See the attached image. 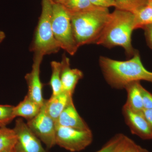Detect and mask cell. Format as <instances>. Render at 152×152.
<instances>
[{"label":"cell","mask_w":152,"mask_h":152,"mask_svg":"<svg viewBox=\"0 0 152 152\" xmlns=\"http://www.w3.org/2000/svg\"><path fill=\"white\" fill-rule=\"evenodd\" d=\"M134 23L132 13L115 9L110 13L107 23L95 44L107 48L121 47L128 56H134L137 52L132 43Z\"/></svg>","instance_id":"cell-2"},{"label":"cell","mask_w":152,"mask_h":152,"mask_svg":"<svg viewBox=\"0 0 152 152\" xmlns=\"http://www.w3.org/2000/svg\"><path fill=\"white\" fill-rule=\"evenodd\" d=\"M57 125L81 130H90L88 126L79 115L72 99L58 119Z\"/></svg>","instance_id":"cell-12"},{"label":"cell","mask_w":152,"mask_h":152,"mask_svg":"<svg viewBox=\"0 0 152 152\" xmlns=\"http://www.w3.org/2000/svg\"><path fill=\"white\" fill-rule=\"evenodd\" d=\"M42 107L26 95L23 101L14 106V116L15 118L21 117L29 121L39 113Z\"/></svg>","instance_id":"cell-15"},{"label":"cell","mask_w":152,"mask_h":152,"mask_svg":"<svg viewBox=\"0 0 152 152\" xmlns=\"http://www.w3.org/2000/svg\"><path fill=\"white\" fill-rule=\"evenodd\" d=\"M142 87L140 82H134L128 84L125 88L127 94V99L124 105L137 113H141L144 109Z\"/></svg>","instance_id":"cell-14"},{"label":"cell","mask_w":152,"mask_h":152,"mask_svg":"<svg viewBox=\"0 0 152 152\" xmlns=\"http://www.w3.org/2000/svg\"><path fill=\"white\" fill-rule=\"evenodd\" d=\"M72 96L62 91L58 94L52 95L48 100L45 101L44 107L45 111L56 122L70 101L73 99Z\"/></svg>","instance_id":"cell-13"},{"label":"cell","mask_w":152,"mask_h":152,"mask_svg":"<svg viewBox=\"0 0 152 152\" xmlns=\"http://www.w3.org/2000/svg\"><path fill=\"white\" fill-rule=\"evenodd\" d=\"M139 152H150L148 150L144 148H142L141 147H140V149H139Z\"/></svg>","instance_id":"cell-30"},{"label":"cell","mask_w":152,"mask_h":152,"mask_svg":"<svg viewBox=\"0 0 152 152\" xmlns=\"http://www.w3.org/2000/svg\"><path fill=\"white\" fill-rule=\"evenodd\" d=\"M147 43L152 49V24L148 25L144 28Z\"/></svg>","instance_id":"cell-26"},{"label":"cell","mask_w":152,"mask_h":152,"mask_svg":"<svg viewBox=\"0 0 152 152\" xmlns=\"http://www.w3.org/2000/svg\"><path fill=\"white\" fill-rule=\"evenodd\" d=\"M1 127H0V130H1Z\"/></svg>","instance_id":"cell-33"},{"label":"cell","mask_w":152,"mask_h":152,"mask_svg":"<svg viewBox=\"0 0 152 152\" xmlns=\"http://www.w3.org/2000/svg\"><path fill=\"white\" fill-rule=\"evenodd\" d=\"M6 37L5 33L3 31L0 30V44L4 40Z\"/></svg>","instance_id":"cell-29"},{"label":"cell","mask_w":152,"mask_h":152,"mask_svg":"<svg viewBox=\"0 0 152 152\" xmlns=\"http://www.w3.org/2000/svg\"><path fill=\"white\" fill-rule=\"evenodd\" d=\"M108 9L70 15L74 37L78 47L95 43L108 20Z\"/></svg>","instance_id":"cell-3"},{"label":"cell","mask_w":152,"mask_h":152,"mask_svg":"<svg viewBox=\"0 0 152 152\" xmlns=\"http://www.w3.org/2000/svg\"><path fill=\"white\" fill-rule=\"evenodd\" d=\"M141 91L144 108L152 109V94L142 86Z\"/></svg>","instance_id":"cell-24"},{"label":"cell","mask_w":152,"mask_h":152,"mask_svg":"<svg viewBox=\"0 0 152 152\" xmlns=\"http://www.w3.org/2000/svg\"><path fill=\"white\" fill-rule=\"evenodd\" d=\"M13 151H6L3 152H12Z\"/></svg>","instance_id":"cell-32"},{"label":"cell","mask_w":152,"mask_h":152,"mask_svg":"<svg viewBox=\"0 0 152 152\" xmlns=\"http://www.w3.org/2000/svg\"><path fill=\"white\" fill-rule=\"evenodd\" d=\"M26 124L32 132L48 148H51L56 145V124L46 112L44 104L39 113L28 121Z\"/></svg>","instance_id":"cell-7"},{"label":"cell","mask_w":152,"mask_h":152,"mask_svg":"<svg viewBox=\"0 0 152 152\" xmlns=\"http://www.w3.org/2000/svg\"><path fill=\"white\" fill-rule=\"evenodd\" d=\"M93 140L91 130H81L56 125V145L71 152H79L90 145Z\"/></svg>","instance_id":"cell-6"},{"label":"cell","mask_w":152,"mask_h":152,"mask_svg":"<svg viewBox=\"0 0 152 152\" xmlns=\"http://www.w3.org/2000/svg\"><path fill=\"white\" fill-rule=\"evenodd\" d=\"M13 129L17 136V141L12 152H47L39 139L22 118L16 121Z\"/></svg>","instance_id":"cell-8"},{"label":"cell","mask_w":152,"mask_h":152,"mask_svg":"<svg viewBox=\"0 0 152 152\" xmlns=\"http://www.w3.org/2000/svg\"><path fill=\"white\" fill-rule=\"evenodd\" d=\"M124 135L119 134L115 135L101 149L96 152H112Z\"/></svg>","instance_id":"cell-23"},{"label":"cell","mask_w":152,"mask_h":152,"mask_svg":"<svg viewBox=\"0 0 152 152\" xmlns=\"http://www.w3.org/2000/svg\"><path fill=\"white\" fill-rule=\"evenodd\" d=\"M133 14L134 29H143L146 26L152 24V8L148 5L141 8Z\"/></svg>","instance_id":"cell-17"},{"label":"cell","mask_w":152,"mask_h":152,"mask_svg":"<svg viewBox=\"0 0 152 152\" xmlns=\"http://www.w3.org/2000/svg\"><path fill=\"white\" fill-rule=\"evenodd\" d=\"M51 67L52 75L50 84L52 88V95L58 94L62 92L61 79V62L53 61L51 62Z\"/></svg>","instance_id":"cell-19"},{"label":"cell","mask_w":152,"mask_h":152,"mask_svg":"<svg viewBox=\"0 0 152 152\" xmlns=\"http://www.w3.org/2000/svg\"><path fill=\"white\" fill-rule=\"evenodd\" d=\"M148 0H115V9L134 13L148 4Z\"/></svg>","instance_id":"cell-20"},{"label":"cell","mask_w":152,"mask_h":152,"mask_svg":"<svg viewBox=\"0 0 152 152\" xmlns=\"http://www.w3.org/2000/svg\"><path fill=\"white\" fill-rule=\"evenodd\" d=\"M94 5L99 7L107 8L110 7H116L115 0H90Z\"/></svg>","instance_id":"cell-25"},{"label":"cell","mask_w":152,"mask_h":152,"mask_svg":"<svg viewBox=\"0 0 152 152\" xmlns=\"http://www.w3.org/2000/svg\"><path fill=\"white\" fill-rule=\"evenodd\" d=\"M125 122L131 132L144 140H152V129L143 115L130 110L125 105L122 108Z\"/></svg>","instance_id":"cell-10"},{"label":"cell","mask_w":152,"mask_h":152,"mask_svg":"<svg viewBox=\"0 0 152 152\" xmlns=\"http://www.w3.org/2000/svg\"><path fill=\"white\" fill-rule=\"evenodd\" d=\"M63 6L70 15L89 12L102 8L93 5L90 0H70Z\"/></svg>","instance_id":"cell-16"},{"label":"cell","mask_w":152,"mask_h":152,"mask_svg":"<svg viewBox=\"0 0 152 152\" xmlns=\"http://www.w3.org/2000/svg\"><path fill=\"white\" fill-rule=\"evenodd\" d=\"M61 64L62 91L73 96L76 86L83 77V74L78 69L71 68L69 59L65 55H63Z\"/></svg>","instance_id":"cell-11"},{"label":"cell","mask_w":152,"mask_h":152,"mask_svg":"<svg viewBox=\"0 0 152 152\" xmlns=\"http://www.w3.org/2000/svg\"><path fill=\"white\" fill-rule=\"evenodd\" d=\"M52 25L55 39L61 49L74 56L79 48L74 37L70 16L62 5L53 3Z\"/></svg>","instance_id":"cell-5"},{"label":"cell","mask_w":152,"mask_h":152,"mask_svg":"<svg viewBox=\"0 0 152 152\" xmlns=\"http://www.w3.org/2000/svg\"><path fill=\"white\" fill-rule=\"evenodd\" d=\"M17 141V136L13 129L6 127L0 130V152L12 151Z\"/></svg>","instance_id":"cell-18"},{"label":"cell","mask_w":152,"mask_h":152,"mask_svg":"<svg viewBox=\"0 0 152 152\" xmlns=\"http://www.w3.org/2000/svg\"><path fill=\"white\" fill-rule=\"evenodd\" d=\"M44 56L40 53H34L31 71L25 77L28 87L27 95L41 106L43 105L45 101L42 96L43 84L40 77L41 65Z\"/></svg>","instance_id":"cell-9"},{"label":"cell","mask_w":152,"mask_h":152,"mask_svg":"<svg viewBox=\"0 0 152 152\" xmlns=\"http://www.w3.org/2000/svg\"><path fill=\"white\" fill-rule=\"evenodd\" d=\"M54 4H60L63 5L65 4L66 3L68 2L70 0H50Z\"/></svg>","instance_id":"cell-28"},{"label":"cell","mask_w":152,"mask_h":152,"mask_svg":"<svg viewBox=\"0 0 152 152\" xmlns=\"http://www.w3.org/2000/svg\"><path fill=\"white\" fill-rule=\"evenodd\" d=\"M142 113L152 129V109H144Z\"/></svg>","instance_id":"cell-27"},{"label":"cell","mask_w":152,"mask_h":152,"mask_svg":"<svg viewBox=\"0 0 152 152\" xmlns=\"http://www.w3.org/2000/svg\"><path fill=\"white\" fill-rule=\"evenodd\" d=\"M140 147L133 140L124 135L112 152H139Z\"/></svg>","instance_id":"cell-21"},{"label":"cell","mask_w":152,"mask_h":152,"mask_svg":"<svg viewBox=\"0 0 152 152\" xmlns=\"http://www.w3.org/2000/svg\"><path fill=\"white\" fill-rule=\"evenodd\" d=\"M42 10L30 50L45 56L58 53L61 48L54 36L52 25L53 3L42 0Z\"/></svg>","instance_id":"cell-4"},{"label":"cell","mask_w":152,"mask_h":152,"mask_svg":"<svg viewBox=\"0 0 152 152\" xmlns=\"http://www.w3.org/2000/svg\"><path fill=\"white\" fill-rule=\"evenodd\" d=\"M148 5L149 6L152 8V0H148Z\"/></svg>","instance_id":"cell-31"},{"label":"cell","mask_w":152,"mask_h":152,"mask_svg":"<svg viewBox=\"0 0 152 152\" xmlns=\"http://www.w3.org/2000/svg\"><path fill=\"white\" fill-rule=\"evenodd\" d=\"M99 64L106 81L114 88L125 89L129 84L141 80L152 83V72L144 67L138 52L128 61L101 56Z\"/></svg>","instance_id":"cell-1"},{"label":"cell","mask_w":152,"mask_h":152,"mask_svg":"<svg viewBox=\"0 0 152 152\" xmlns=\"http://www.w3.org/2000/svg\"><path fill=\"white\" fill-rule=\"evenodd\" d=\"M14 106L0 104V127H5L15 117L13 115Z\"/></svg>","instance_id":"cell-22"}]
</instances>
